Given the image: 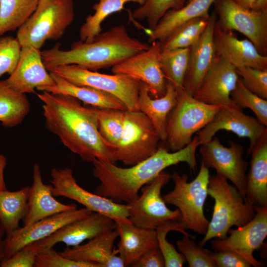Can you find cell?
I'll return each instance as SVG.
<instances>
[{
  "label": "cell",
  "mask_w": 267,
  "mask_h": 267,
  "mask_svg": "<svg viewBox=\"0 0 267 267\" xmlns=\"http://www.w3.org/2000/svg\"><path fill=\"white\" fill-rule=\"evenodd\" d=\"M51 184L44 183L40 167L34 164L33 183L30 187L28 212L23 219L24 226H28L42 219L63 211L77 209L76 204H64L56 200L51 192Z\"/></svg>",
  "instance_id": "cb8c5ba5"
},
{
  "label": "cell",
  "mask_w": 267,
  "mask_h": 267,
  "mask_svg": "<svg viewBox=\"0 0 267 267\" xmlns=\"http://www.w3.org/2000/svg\"><path fill=\"white\" fill-rule=\"evenodd\" d=\"M47 71L40 49L30 45L23 46L15 70L5 80L10 88L20 93H32L35 89L42 91L54 85Z\"/></svg>",
  "instance_id": "ffe728a7"
},
{
  "label": "cell",
  "mask_w": 267,
  "mask_h": 267,
  "mask_svg": "<svg viewBox=\"0 0 267 267\" xmlns=\"http://www.w3.org/2000/svg\"><path fill=\"white\" fill-rule=\"evenodd\" d=\"M208 168L201 163L196 177L191 182L188 176L174 172L171 178L174 183L173 189L162 196L166 204L178 207L180 213L178 221L186 229H190L204 235L209 222L204 213L207 188L210 177Z\"/></svg>",
  "instance_id": "5b68a950"
},
{
  "label": "cell",
  "mask_w": 267,
  "mask_h": 267,
  "mask_svg": "<svg viewBox=\"0 0 267 267\" xmlns=\"http://www.w3.org/2000/svg\"><path fill=\"white\" fill-rule=\"evenodd\" d=\"M216 267H250L251 265L239 254L229 250L216 251L213 254Z\"/></svg>",
  "instance_id": "f6af8a7d"
},
{
  "label": "cell",
  "mask_w": 267,
  "mask_h": 267,
  "mask_svg": "<svg viewBox=\"0 0 267 267\" xmlns=\"http://www.w3.org/2000/svg\"><path fill=\"white\" fill-rule=\"evenodd\" d=\"M242 7L248 9H254L257 0H233Z\"/></svg>",
  "instance_id": "c3c4849f"
},
{
  "label": "cell",
  "mask_w": 267,
  "mask_h": 267,
  "mask_svg": "<svg viewBox=\"0 0 267 267\" xmlns=\"http://www.w3.org/2000/svg\"><path fill=\"white\" fill-rule=\"evenodd\" d=\"M189 236L183 235L182 239L178 240L176 245L182 254L189 267H216L213 252L197 245L189 239Z\"/></svg>",
  "instance_id": "ab89813d"
},
{
  "label": "cell",
  "mask_w": 267,
  "mask_h": 267,
  "mask_svg": "<svg viewBox=\"0 0 267 267\" xmlns=\"http://www.w3.org/2000/svg\"><path fill=\"white\" fill-rule=\"evenodd\" d=\"M230 98L233 103L240 108L250 109L256 116L257 120L267 127V100L249 90L240 78H239L230 94Z\"/></svg>",
  "instance_id": "f35d334b"
},
{
  "label": "cell",
  "mask_w": 267,
  "mask_h": 267,
  "mask_svg": "<svg viewBox=\"0 0 267 267\" xmlns=\"http://www.w3.org/2000/svg\"><path fill=\"white\" fill-rule=\"evenodd\" d=\"M131 267H165V261L158 245H156L146 251Z\"/></svg>",
  "instance_id": "bcb514c9"
},
{
  "label": "cell",
  "mask_w": 267,
  "mask_h": 267,
  "mask_svg": "<svg viewBox=\"0 0 267 267\" xmlns=\"http://www.w3.org/2000/svg\"><path fill=\"white\" fill-rule=\"evenodd\" d=\"M50 180L54 197L62 196L73 200L93 212L105 215L115 221L131 222L126 204L91 193L77 182L72 169H52Z\"/></svg>",
  "instance_id": "7c38bea8"
},
{
  "label": "cell",
  "mask_w": 267,
  "mask_h": 267,
  "mask_svg": "<svg viewBox=\"0 0 267 267\" xmlns=\"http://www.w3.org/2000/svg\"><path fill=\"white\" fill-rule=\"evenodd\" d=\"M115 222L120 237L117 250L125 267L131 266L146 251L158 245L156 230L137 226L131 222Z\"/></svg>",
  "instance_id": "d4e9b609"
},
{
  "label": "cell",
  "mask_w": 267,
  "mask_h": 267,
  "mask_svg": "<svg viewBox=\"0 0 267 267\" xmlns=\"http://www.w3.org/2000/svg\"><path fill=\"white\" fill-rule=\"evenodd\" d=\"M119 237L117 230L105 232L89 240L87 243L66 248L59 252L68 259L98 264L100 267H124V264L115 249L114 244Z\"/></svg>",
  "instance_id": "603a6c76"
},
{
  "label": "cell",
  "mask_w": 267,
  "mask_h": 267,
  "mask_svg": "<svg viewBox=\"0 0 267 267\" xmlns=\"http://www.w3.org/2000/svg\"><path fill=\"white\" fill-rule=\"evenodd\" d=\"M6 165V159L0 155V178L3 177V170Z\"/></svg>",
  "instance_id": "f907efd6"
},
{
  "label": "cell",
  "mask_w": 267,
  "mask_h": 267,
  "mask_svg": "<svg viewBox=\"0 0 267 267\" xmlns=\"http://www.w3.org/2000/svg\"><path fill=\"white\" fill-rule=\"evenodd\" d=\"M92 212L86 208L63 211L30 225L19 227L4 238L5 259L10 258L27 244L43 239L68 223L87 217Z\"/></svg>",
  "instance_id": "e0dca14e"
},
{
  "label": "cell",
  "mask_w": 267,
  "mask_h": 267,
  "mask_svg": "<svg viewBox=\"0 0 267 267\" xmlns=\"http://www.w3.org/2000/svg\"><path fill=\"white\" fill-rule=\"evenodd\" d=\"M213 4L222 28L241 33L267 56V10L248 9L233 0H215Z\"/></svg>",
  "instance_id": "8fae6325"
},
{
  "label": "cell",
  "mask_w": 267,
  "mask_h": 267,
  "mask_svg": "<svg viewBox=\"0 0 267 267\" xmlns=\"http://www.w3.org/2000/svg\"><path fill=\"white\" fill-rule=\"evenodd\" d=\"M21 46L16 38L0 36V78L15 70L19 60Z\"/></svg>",
  "instance_id": "60d3db41"
},
{
  "label": "cell",
  "mask_w": 267,
  "mask_h": 267,
  "mask_svg": "<svg viewBox=\"0 0 267 267\" xmlns=\"http://www.w3.org/2000/svg\"><path fill=\"white\" fill-rule=\"evenodd\" d=\"M177 96L175 87L167 82L165 94L152 98L147 85L140 82L138 99L139 110L149 118L163 142L166 141L167 119L177 103Z\"/></svg>",
  "instance_id": "484cf974"
},
{
  "label": "cell",
  "mask_w": 267,
  "mask_h": 267,
  "mask_svg": "<svg viewBox=\"0 0 267 267\" xmlns=\"http://www.w3.org/2000/svg\"><path fill=\"white\" fill-rule=\"evenodd\" d=\"M188 0H145L132 13L134 19H146L151 30H153L162 16L170 10H178Z\"/></svg>",
  "instance_id": "8d00e7d4"
},
{
  "label": "cell",
  "mask_w": 267,
  "mask_h": 267,
  "mask_svg": "<svg viewBox=\"0 0 267 267\" xmlns=\"http://www.w3.org/2000/svg\"><path fill=\"white\" fill-rule=\"evenodd\" d=\"M6 235L5 231L0 223V267L5 259L4 256V235Z\"/></svg>",
  "instance_id": "7dc6e473"
},
{
  "label": "cell",
  "mask_w": 267,
  "mask_h": 267,
  "mask_svg": "<svg viewBox=\"0 0 267 267\" xmlns=\"http://www.w3.org/2000/svg\"><path fill=\"white\" fill-rule=\"evenodd\" d=\"M244 85L249 90L264 99H267V69L248 66L235 68Z\"/></svg>",
  "instance_id": "b9f144b4"
},
{
  "label": "cell",
  "mask_w": 267,
  "mask_h": 267,
  "mask_svg": "<svg viewBox=\"0 0 267 267\" xmlns=\"http://www.w3.org/2000/svg\"><path fill=\"white\" fill-rule=\"evenodd\" d=\"M38 253L37 241L30 243L10 258L5 259L0 267H33Z\"/></svg>",
  "instance_id": "ee69618b"
},
{
  "label": "cell",
  "mask_w": 267,
  "mask_h": 267,
  "mask_svg": "<svg viewBox=\"0 0 267 267\" xmlns=\"http://www.w3.org/2000/svg\"><path fill=\"white\" fill-rule=\"evenodd\" d=\"M145 0H98L92 8L94 12L89 15L82 25L79 31L80 40L85 42H91L102 31L101 24L111 14L121 11L128 2L137 3L142 5Z\"/></svg>",
  "instance_id": "1f68e13d"
},
{
  "label": "cell",
  "mask_w": 267,
  "mask_h": 267,
  "mask_svg": "<svg viewBox=\"0 0 267 267\" xmlns=\"http://www.w3.org/2000/svg\"><path fill=\"white\" fill-rule=\"evenodd\" d=\"M49 73L54 85L44 88L42 91L70 95L92 107L127 110L119 99L109 93L90 87L74 84L52 73Z\"/></svg>",
  "instance_id": "f1b7e54d"
},
{
  "label": "cell",
  "mask_w": 267,
  "mask_h": 267,
  "mask_svg": "<svg viewBox=\"0 0 267 267\" xmlns=\"http://www.w3.org/2000/svg\"><path fill=\"white\" fill-rule=\"evenodd\" d=\"M149 46L130 36L124 25H119L101 32L90 42H75L67 50L60 49V44H57L50 49L41 51V55L48 71L55 67L71 64L96 71L112 68Z\"/></svg>",
  "instance_id": "3957f363"
},
{
  "label": "cell",
  "mask_w": 267,
  "mask_h": 267,
  "mask_svg": "<svg viewBox=\"0 0 267 267\" xmlns=\"http://www.w3.org/2000/svg\"><path fill=\"white\" fill-rule=\"evenodd\" d=\"M161 51V43L154 42L147 49L113 66L111 71L145 83L150 95L160 97L166 92L167 83L159 63Z\"/></svg>",
  "instance_id": "2e32d148"
},
{
  "label": "cell",
  "mask_w": 267,
  "mask_h": 267,
  "mask_svg": "<svg viewBox=\"0 0 267 267\" xmlns=\"http://www.w3.org/2000/svg\"><path fill=\"white\" fill-rule=\"evenodd\" d=\"M254 209L256 215L251 221L236 229H230L228 237L217 238L211 244L215 251H233L245 258L252 266L262 267L264 264L256 260L253 253L262 246L267 236V207Z\"/></svg>",
  "instance_id": "9a60e30c"
},
{
  "label": "cell",
  "mask_w": 267,
  "mask_h": 267,
  "mask_svg": "<svg viewBox=\"0 0 267 267\" xmlns=\"http://www.w3.org/2000/svg\"><path fill=\"white\" fill-rule=\"evenodd\" d=\"M160 136L149 118L140 110L125 111L119 143L113 151L114 164L120 161L131 166L148 158L159 147Z\"/></svg>",
  "instance_id": "ba28073f"
},
{
  "label": "cell",
  "mask_w": 267,
  "mask_h": 267,
  "mask_svg": "<svg viewBox=\"0 0 267 267\" xmlns=\"http://www.w3.org/2000/svg\"><path fill=\"white\" fill-rule=\"evenodd\" d=\"M39 0H0V36L22 26L36 10Z\"/></svg>",
  "instance_id": "d6a6232c"
},
{
  "label": "cell",
  "mask_w": 267,
  "mask_h": 267,
  "mask_svg": "<svg viewBox=\"0 0 267 267\" xmlns=\"http://www.w3.org/2000/svg\"><path fill=\"white\" fill-rule=\"evenodd\" d=\"M215 0H188L178 10L168 11L151 30L149 42H162L172 33L192 19L209 16V10Z\"/></svg>",
  "instance_id": "83f0119b"
},
{
  "label": "cell",
  "mask_w": 267,
  "mask_h": 267,
  "mask_svg": "<svg viewBox=\"0 0 267 267\" xmlns=\"http://www.w3.org/2000/svg\"><path fill=\"white\" fill-rule=\"evenodd\" d=\"M115 222L109 217L97 212L76 220L61 227L51 235L37 241L39 252L62 242L67 247L80 245L105 232L114 229Z\"/></svg>",
  "instance_id": "d6986e66"
},
{
  "label": "cell",
  "mask_w": 267,
  "mask_h": 267,
  "mask_svg": "<svg viewBox=\"0 0 267 267\" xmlns=\"http://www.w3.org/2000/svg\"><path fill=\"white\" fill-rule=\"evenodd\" d=\"M94 108L98 132L108 148L112 157V153L117 147L121 138L126 110Z\"/></svg>",
  "instance_id": "836d02e7"
},
{
  "label": "cell",
  "mask_w": 267,
  "mask_h": 267,
  "mask_svg": "<svg viewBox=\"0 0 267 267\" xmlns=\"http://www.w3.org/2000/svg\"><path fill=\"white\" fill-rule=\"evenodd\" d=\"M177 91V102L167 124L166 142L172 152L188 145L193 134L209 123L222 107L198 100L184 89Z\"/></svg>",
  "instance_id": "52a82bcc"
},
{
  "label": "cell",
  "mask_w": 267,
  "mask_h": 267,
  "mask_svg": "<svg viewBox=\"0 0 267 267\" xmlns=\"http://www.w3.org/2000/svg\"><path fill=\"white\" fill-rule=\"evenodd\" d=\"M48 71L74 84L109 93L119 99L128 110H139L140 82L131 77L120 74L100 73L74 64L55 67Z\"/></svg>",
  "instance_id": "9c48e42d"
},
{
  "label": "cell",
  "mask_w": 267,
  "mask_h": 267,
  "mask_svg": "<svg viewBox=\"0 0 267 267\" xmlns=\"http://www.w3.org/2000/svg\"><path fill=\"white\" fill-rule=\"evenodd\" d=\"M249 171L246 175L245 200L254 208L267 207V137L252 152Z\"/></svg>",
  "instance_id": "4316f807"
},
{
  "label": "cell",
  "mask_w": 267,
  "mask_h": 267,
  "mask_svg": "<svg viewBox=\"0 0 267 267\" xmlns=\"http://www.w3.org/2000/svg\"><path fill=\"white\" fill-rule=\"evenodd\" d=\"M208 195L215 201L212 219L200 245L212 239H223L233 226H243L256 215L254 207L245 201L234 185L218 175L210 176Z\"/></svg>",
  "instance_id": "277c9868"
},
{
  "label": "cell",
  "mask_w": 267,
  "mask_h": 267,
  "mask_svg": "<svg viewBox=\"0 0 267 267\" xmlns=\"http://www.w3.org/2000/svg\"><path fill=\"white\" fill-rule=\"evenodd\" d=\"M171 179V175L164 171L143 186L141 194L134 201L127 203L129 219L135 225L156 230L162 224L178 221L180 213L178 209L171 210L161 196L162 188Z\"/></svg>",
  "instance_id": "30bf717a"
},
{
  "label": "cell",
  "mask_w": 267,
  "mask_h": 267,
  "mask_svg": "<svg viewBox=\"0 0 267 267\" xmlns=\"http://www.w3.org/2000/svg\"><path fill=\"white\" fill-rule=\"evenodd\" d=\"M158 246L165 261L166 267H181L186 261L181 253H178L173 244L166 239L168 233L172 230L177 231L193 238L185 231L182 225L177 221L167 222L159 226L156 229Z\"/></svg>",
  "instance_id": "74e56055"
},
{
  "label": "cell",
  "mask_w": 267,
  "mask_h": 267,
  "mask_svg": "<svg viewBox=\"0 0 267 267\" xmlns=\"http://www.w3.org/2000/svg\"><path fill=\"white\" fill-rule=\"evenodd\" d=\"M228 143L230 146L225 147L218 137L214 136L210 141L201 144V163L208 169H214L217 175L232 182L245 199L248 163L243 158V146L231 140Z\"/></svg>",
  "instance_id": "4fadbf2b"
},
{
  "label": "cell",
  "mask_w": 267,
  "mask_h": 267,
  "mask_svg": "<svg viewBox=\"0 0 267 267\" xmlns=\"http://www.w3.org/2000/svg\"><path fill=\"white\" fill-rule=\"evenodd\" d=\"M74 17L73 0H39L35 11L18 29L16 38L21 46L40 49L46 41L60 39Z\"/></svg>",
  "instance_id": "8992f818"
},
{
  "label": "cell",
  "mask_w": 267,
  "mask_h": 267,
  "mask_svg": "<svg viewBox=\"0 0 267 267\" xmlns=\"http://www.w3.org/2000/svg\"><path fill=\"white\" fill-rule=\"evenodd\" d=\"M239 78L235 67L216 53L211 66L193 96L210 104L234 105L230 94Z\"/></svg>",
  "instance_id": "ac0fdd59"
},
{
  "label": "cell",
  "mask_w": 267,
  "mask_h": 267,
  "mask_svg": "<svg viewBox=\"0 0 267 267\" xmlns=\"http://www.w3.org/2000/svg\"><path fill=\"white\" fill-rule=\"evenodd\" d=\"M220 130L230 131L240 137H246L250 143L247 155L251 154L255 147L267 137V127L257 118L245 114L235 105L222 106L213 120L197 132L200 145L210 141Z\"/></svg>",
  "instance_id": "5bb4252c"
},
{
  "label": "cell",
  "mask_w": 267,
  "mask_h": 267,
  "mask_svg": "<svg viewBox=\"0 0 267 267\" xmlns=\"http://www.w3.org/2000/svg\"><path fill=\"white\" fill-rule=\"evenodd\" d=\"M30 109V103L25 94L12 89L5 80H0V122L2 126H18Z\"/></svg>",
  "instance_id": "4dcf8cb0"
},
{
  "label": "cell",
  "mask_w": 267,
  "mask_h": 267,
  "mask_svg": "<svg viewBox=\"0 0 267 267\" xmlns=\"http://www.w3.org/2000/svg\"><path fill=\"white\" fill-rule=\"evenodd\" d=\"M213 40L216 53L235 68L267 69V56L260 54L249 40L239 39L232 31L222 28L216 20Z\"/></svg>",
  "instance_id": "44dd1931"
},
{
  "label": "cell",
  "mask_w": 267,
  "mask_h": 267,
  "mask_svg": "<svg viewBox=\"0 0 267 267\" xmlns=\"http://www.w3.org/2000/svg\"><path fill=\"white\" fill-rule=\"evenodd\" d=\"M217 16L210 15L208 24L198 40L191 47L183 89L193 95L211 66L216 55L213 32Z\"/></svg>",
  "instance_id": "7402d4cb"
},
{
  "label": "cell",
  "mask_w": 267,
  "mask_h": 267,
  "mask_svg": "<svg viewBox=\"0 0 267 267\" xmlns=\"http://www.w3.org/2000/svg\"><path fill=\"white\" fill-rule=\"evenodd\" d=\"M190 47L161 51L159 63L167 80L177 91L183 89V82L188 67Z\"/></svg>",
  "instance_id": "e575fe53"
},
{
  "label": "cell",
  "mask_w": 267,
  "mask_h": 267,
  "mask_svg": "<svg viewBox=\"0 0 267 267\" xmlns=\"http://www.w3.org/2000/svg\"><path fill=\"white\" fill-rule=\"evenodd\" d=\"M37 96L43 103L46 127L66 147L85 162L97 159L113 163L97 130L94 107L85 106L67 94L43 91Z\"/></svg>",
  "instance_id": "6da1fadb"
},
{
  "label": "cell",
  "mask_w": 267,
  "mask_h": 267,
  "mask_svg": "<svg viewBox=\"0 0 267 267\" xmlns=\"http://www.w3.org/2000/svg\"><path fill=\"white\" fill-rule=\"evenodd\" d=\"M254 9L267 10V0H257Z\"/></svg>",
  "instance_id": "681fc988"
},
{
  "label": "cell",
  "mask_w": 267,
  "mask_h": 267,
  "mask_svg": "<svg viewBox=\"0 0 267 267\" xmlns=\"http://www.w3.org/2000/svg\"><path fill=\"white\" fill-rule=\"evenodd\" d=\"M30 186L16 191L0 190V223L6 235L19 226V223L27 215Z\"/></svg>",
  "instance_id": "f546056e"
},
{
  "label": "cell",
  "mask_w": 267,
  "mask_h": 267,
  "mask_svg": "<svg viewBox=\"0 0 267 267\" xmlns=\"http://www.w3.org/2000/svg\"><path fill=\"white\" fill-rule=\"evenodd\" d=\"M210 15L192 19L179 27L161 43V51L191 47L198 40L209 22Z\"/></svg>",
  "instance_id": "d590c367"
},
{
  "label": "cell",
  "mask_w": 267,
  "mask_h": 267,
  "mask_svg": "<svg viewBox=\"0 0 267 267\" xmlns=\"http://www.w3.org/2000/svg\"><path fill=\"white\" fill-rule=\"evenodd\" d=\"M34 267H100L95 263L73 260L51 248L39 252Z\"/></svg>",
  "instance_id": "7bdbcfd3"
},
{
  "label": "cell",
  "mask_w": 267,
  "mask_h": 267,
  "mask_svg": "<svg viewBox=\"0 0 267 267\" xmlns=\"http://www.w3.org/2000/svg\"><path fill=\"white\" fill-rule=\"evenodd\" d=\"M200 145L196 135L182 149L170 152L159 146L157 151L144 160L128 168L120 167L110 162L94 160L92 174L99 181L94 193L123 204L131 202L139 196L141 187L166 168L181 162L186 163L195 172L197 168L196 151Z\"/></svg>",
  "instance_id": "7a4b0ae2"
}]
</instances>
